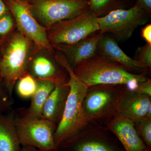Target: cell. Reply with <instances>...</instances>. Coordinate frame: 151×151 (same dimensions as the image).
<instances>
[{"mask_svg": "<svg viewBox=\"0 0 151 151\" xmlns=\"http://www.w3.org/2000/svg\"><path fill=\"white\" fill-rule=\"evenodd\" d=\"M32 42L19 31L15 33L0 58V82L11 95L18 80L28 73Z\"/></svg>", "mask_w": 151, "mask_h": 151, "instance_id": "4", "label": "cell"}, {"mask_svg": "<svg viewBox=\"0 0 151 151\" xmlns=\"http://www.w3.org/2000/svg\"><path fill=\"white\" fill-rule=\"evenodd\" d=\"M23 1H25L27 2V3H29V2H30L31 1H32V0H23Z\"/></svg>", "mask_w": 151, "mask_h": 151, "instance_id": "31", "label": "cell"}, {"mask_svg": "<svg viewBox=\"0 0 151 151\" xmlns=\"http://www.w3.org/2000/svg\"><path fill=\"white\" fill-rule=\"evenodd\" d=\"M104 33L100 32L72 45H52L63 53L73 70L96 54L97 45Z\"/></svg>", "mask_w": 151, "mask_h": 151, "instance_id": "14", "label": "cell"}, {"mask_svg": "<svg viewBox=\"0 0 151 151\" xmlns=\"http://www.w3.org/2000/svg\"><path fill=\"white\" fill-rule=\"evenodd\" d=\"M58 149L63 151H125L108 127L91 124Z\"/></svg>", "mask_w": 151, "mask_h": 151, "instance_id": "6", "label": "cell"}, {"mask_svg": "<svg viewBox=\"0 0 151 151\" xmlns=\"http://www.w3.org/2000/svg\"><path fill=\"white\" fill-rule=\"evenodd\" d=\"M28 72L37 80L53 82L56 85L67 83L68 73L57 61L43 55L30 59Z\"/></svg>", "mask_w": 151, "mask_h": 151, "instance_id": "13", "label": "cell"}, {"mask_svg": "<svg viewBox=\"0 0 151 151\" xmlns=\"http://www.w3.org/2000/svg\"><path fill=\"white\" fill-rule=\"evenodd\" d=\"M70 87L67 83L56 85L44 105L41 118L52 122L57 127L62 119Z\"/></svg>", "mask_w": 151, "mask_h": 151, "instance_id": "16", "label": "cell"}, {"mask_svg": "<svg viewBox=\"0 0 151 151\" xmlns=\"http://www.w3.org/2000/svg\"><path fill=\"white\" fill-rule=\"evenodd\" d=\"M12 110L0 115V151H21Z\"/></svg>", "mask_w": 151, "mask_h": 151, "instance_id": "17", "label": "cell"}, {"mask_svg": "<svg viewBox=\"0 0 151 151\" xmlns=\"http://www.w3.org/2000/svg\"><path fill=\"white\" fill-rule=\"evenodd\" d=\"M36 91L31 98V103L27 111L21 116L25 119L41 118L42 111L47 97L54 89L56 84L51 81L37 80Z\"/></svg>", "mask_w": 151, "mask_h": 151, "instance_id": "18", "label": "cell"}, {"mask_svg": "<svg viewBox=\"0 0 151 151\" xmlns=\"http://www.w3.org/2000/svg\"><path fill=\"white\" fill-rule=\"evenodd\" d=\"M119 113L134 123L151 117V96L140 94L126 86L120 99Z\"/></svg>", "mask_w": 151, "mask_h": 151, "instance_id": "11", "label": "cell"}, {"mask_svg": "<svg viewBox=\"0 0 151 151\" xmlns=\"http://www.w3.org/2000/svg\"><path fill=\"white\" fill-rule=\"evenodd\" d=\"M21 151H40L34 147L28 146H22Z\"/></svg>", "mask_w": 151, "mask_h": 151, "instance_id": "29", "label": "cell"}, {"mask_svg": "<svg viewBox=\"0 0 151 151\" xmlns=\"http://www.w3.org/2000/svg\"><path fill=\"white\" fill-rule=\"evenodd\" d=\"M137 60L147 69L151 68V44H147L138 48L137 52Z\"/></svg>", "mask_w": 151, "mask_h": 151, "instance_id": "23", "label": "cell"}, {"mask_svg": "<svg viewBox=\"0 0 151 151\" xmlns=\"http://www.w3.org/2000/svg\"><path fill=\"white\" fill-rule=\"evenodd\" d=\"M142 37L147 44H151V24L147 25L142 29Z\"/></svg>", "mask_w": 151, "mask_h": 151, "instance_id": "26", "label": "cell"}, {"mask_svg": "<svg viewBox=\"0 0 151 151\" xmlns=\"http://www.w3.org/2000/svg\"><path fill=\"white\" fill-rule=\"evenodd\" d=\"M73 70L88 87L98 84H123L134 90L138 83L148 78L144 73H132L123 65L97 53Z\"/></svg>", "mask_w": 151, "mask_h": 151, "instance_id": "1", "label": "cell"}, {"mask_svg": "<svg viewBox=\"0 0 151 151\" xmlns=\"http://www.w3.org/2000/svg\"><path fill=\"white\" fill-rule=\"evenodd\" d=\"M13 17L10 12L0 17V35L8 34L14 27Z\"/></svg>", "mask_w": 151, "mask_h": 151, "instance_id": "24", "label": "cell"}, {"mask_svg": "<svg viewBox=\"0 0 151 151\" xmlns=\"http://www.w3.org/2000/svg\"><path fill=\"white\" fill-rule=\"evenodd\" d=\"M100 32L98 17L88 11L73 18L56 23L49 29L52 45H69L78 43Z\"/></svg>", "mask_w": 151, "mask_h": 151, "instance_id": "5", "label": "cell"}, {"mask_svg": "<svg viewBox=\"0 0 151 151\" xmlns=\"http://www.w3.org/2000/svg\"><path fill=\"white\" fill-rule=\"evenodd\" d=\"M127 1L128 3H129L132 2H134V0H126Z\"/></svg>", "mask_w": 151, "mask_h": 151, "instance_id": "30", "label": "cell"}, {"mask_svg": "<svg viewBox=\"0 0 151 151\" xmlns=\"http://www.w3.org/2000/svg\"><path fill=\"white\" fill-rule=\"evenodd\" d=\"M134 123L138 134L151 150V117H146Z\"/></svg>", "mask_w": 151, "mask_h": 151, "instance_id": "21", "label": "cell"}, {"mask_svg": "<svg viewBox=\"0 0 151 151\" xmlns=\"http://www.w3.org/2000/svg\"><path fill=\"white\" fill-rule=\"evenodd\" d=\"M150 16L145 10L136 4L127 9L115 10L98 17L100 32L111 33L117 40H126L132 36L139 26L147 22Z\"/></svg>", "mask_w": 151, "mask_h": 151, "instance_id": "7", "label": "cell"}, {"mask_svg": "<svg viewBox=\"0 0 151 151\" xmlns=\"http://www.w3.org/2000/svg\"><path fill=\"white\" fill-rule=\"evenodd\" d=\"M17 82V91L19 96L24 99L31 98L37 89V80L28 73Z\"/></svg>", "mask_w": 151, "mask_h": 151, "instance_id": "20", "label": "cell"}, {"mask_svg": "<svg viewBox=\"0 0 151 151\" xmlns=\"http://www.w3.org/2000/svg\"><path fill=\"white\" fill-rule=\"evenodd\" d=\"M126 85L98 84L89 86L82 108L89 124L106 126L119 114V103Z\"/></svg>", "mask_w": 151, "mask_h": 151, "instance_id": "3", "label": "cell"}, {"mask_svg": "<svg viewBox=\"0 0 151 151\" xmlns=\"http://www.w3.org/2000/svg\"><path fill=\"white\" fill-rule=\"evenodd\" d=\"M28 3L36 19L49 29L89 10V0H32Z\"/></svg>", "mask_w": 151, "mask_h": 151, "instance_id": "8", "label": "cell"}, {"mask_svg": "<svg viewBox=\"0 0 151 151\" xmlns=\"http://www.w3.org/2000/svg\"><path fill=\"white\" fill-rule=\"evenodd\" d=\"M116 136L125 151H151L135 128L134 123L118 114L106 125Z\"/></svg>", "mask_w": 151, "mask_h": 151, "instance_id": "12", "label": "cell"}, {"mask_svg": "<svg viewBox=\"0 0 151 151\" xmlns=\"http://www.w3.org/2000/svg\"><path fill=\"white\" fill-rule=\"evenodd\" d=\"M126 0H89V10L98 17L104 16L111 11L123 9Z\"/></svg>", "mask_w": 151, "mask_h": 151, "instance_id": "19", "label": "cell"}, {"mask_svg": "<svg viewBox=\"0 0 151 151\" xmlns=\"http://www.w3.org/2000/svg\"><path fill=\"white\" fill-rule=\"evenodd\" d=\"M16 22L18 31L29 39L38 48L53 54L54 50L48 40L47 29L39 23L28 3L23 0H4Z\"/></svg>", "mask_w": 151, "mask_h": 151, "instance_id": "10", "label": "cell"}, {"mask_svg": "<svg viewBox=\"0 0 151 151\" xmlns=\"http://www.w3.org/2000/svg\"><path fill=\"white\" fill-rule=\"evenodd\" d=\"M96 53L110 61L123 65L129 71L147 70L137 60L128 56L120 48L113 37L105 35V33L98 42Z\"/></svg>", "mask_w": 151, "mask_h": 151, "instance_id": "15", "label": "cell"}, {"mask_svg": "<svg viewBox=\"0 0 151 151\" xmlns=\"http://www.w3.org/2000/svg\"><path fill=\"white\" fill-rule=\"evenodd\" d=\"M52 151H58V149H56V150H53Z\"/></svg>", "mask_w": 151, "mask_h": 151, "instance_id": "32", "label": "cell"}, {"mask_svg": "<svg viewBox=\"0 0 151 151\" xmlns=\"http://www.w3.org/2000/svg\"><path fill=\"white\" fill-rule=\"evenodd\" d=\"M9 12L4 0H0V17Z\"/></svg>", "mask_w": 151, "mask_h": 151, "instance_id": "28", "label": "cell"}, {"mask_svg": "<svg viewBox=\"0 0 151 151\" xmlns=\"http://www.w3.org/2000/svg\"><path fill=\"white\" fill-rule=\"evenodd\" d=\"M15 125L22 146H30L40 151L57 149L54 140L57 127L52 122L41 118L25 119L16 114Z\"/></svg>", "mask_w": 151, "mask_h": 151, "instance_id": "9", "label": "cell"}, {"mask_svg": "<svg viewBox=\"0 0 151 151\" xmlns=\"http://www.w3.org/2000/svg\"><path fill=\"white\" fill-rule=\"evenodd\" d=\"M14 103L12 95L0 82V115L12 110Z\"/></svg>", "mask_w": 151, "mask_h": 151, "instance_id": "22", "label": "cell"}, {"mask_svg": "<svg viewBox=\"0 0 151 151\" xmlns=\"http://www.w3.org/2000/svg\"><path fill=\"white\" fill-rule=\"evenodd\" d=\"M135 4L145 10L150 15L151 12V0H136Z\"/></svg>", "mask_w": 151, "mask_h": 151, "instance_id": "27", "label": "cell"}, {"mask_svg": "<svg viewBox=\"0 0 151 151\" xmlns=\"http://www.w3.org/2000/svg\"><path fill=\"white\" fill-rule=\"evenodd\" d=\"M65 68L69 75L67 84L70 87V92L62 119L55 132V142L57 149L89 124L82 108V102L88 86L76 76L69 64Z\"/></svg>", "mask_w": 151, "mask_h": 151, "instance_id": "2", "label": "cell"}, {"mask_svg": "<svg viewBox=\"0 0 151 151\" xmlns=\"http://www.w3.org/2000/svg\"><path fill=\"white\" fill-rule=\"evenodd\" d=\"M134 90L140 94L151 96V79L148 78L146 81L138 83Z\"/></svg>", "mask_w": 151, "mask_h": 151, "instance_id": "25", "label": "cell"}]
</instances>
